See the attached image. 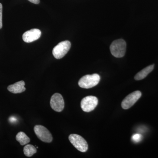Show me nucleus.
<instances>
[{"label": "nucleus", "mask_w": 158, "mask_h": 158, "mask_svg": "<svg viewBox=\"0 0 158 158\" xmlns=\"http://www.w3.org/2000/svg\"><path fill=\"white\" fill-rule=\"evenodd\" d=\"M127 44L123 39H118L113 41L110 46L111 54L116 58L124 56L126 52Z\"/></svg>", "instance_id": "f257e3e1"}, {"label": "nucleus", "mask_w": 158, "mask_h": 158, "mask_svg": "<svg viewBox=\"0 0 158 158\" xmlns=\"http://www.w3.org/2000/svg\"><path fill=\"white\" fill-rule=\"evenodd\" d=\"M100 81V77L96 73L86 75L80 79L78 85L81 88L89 89L98 85Z\"/></svg>", "instance_id": "f03ea898"}, {"label": "nucleus", "mask_w": 158, "mask_h": 158, "mask_svg": "<svg viewBox=\"0 0 158 158\" xmlns=\"http://www.w3.org/2000/svg\"><path fill=\"white\" fill-rule=\"evenodd\" d=\"M71 43L69 40H65L59 43L54 48L52 54L56 59H61L67 53L71 48Z\"/></svg>", "instance_id": "7ed1b4c3"}, {"label": "nucleus", "mask_w": 158, "mask_h": 158, "mask_svg": "<svg viewBox=\"0 0 158 158\" xmlns=\"http://www.w3.org/2000/svg\"><path fill=\"white\" fill-rule=\"evenodd\" d=\"M69 139L74 147L79 151L85 152L88 150V143L81 136L76 134H71L69 137Z\"/></svg>", "instance_id": "20e7f679"}, {"label": "nucleus", "mask_w": 158, "mask_h": 158, "mask_svg": "<svg viewBox=\"0 0 158 158\" xmlns=\"http://www.w3.org/2000/svg\"><path fill=\"white\" fill-rule=\"evenodd\" d=\"M34 131L38 138L43 142L50 143L52 141V134L44 127L39 125H36L34 127Z\"/></svg>", "instance_id": "39448f33"}, {"label": "nucleus", "mask_w": 158, "mask_h": 158, "mask_svg": "<svg viewBox=\"0 0 158 158\" xmlns=\"http://www.w3.org/2000/svg\"><path fill=\"white\" fill-rule=\"evenodd\" d=\"M98 104V99L95 96L85 97L81 102V107L85 112H90L95 109Z\"/></svg>", "instance_id": "423d86ee"}, {"label": "nucleus", "mask_w": 158, "mask_h": 158, "mask_svg": "<svg viewBox=\"0 0 158 158\" xmlns=\"http://www.w3.org/2000/svg\"><path fill=\"white\" fill-rule=\"evenodd\" d=\"M141 92L139 90L130 94L122 102V107L124 110H127L131 107L141 98Z\"/></svg>", "instance_id": "0eeeda50"}, {"label": "nucleus", "mask_w": 158, "mask_h": 158, "mask_svg": "<svg viewBox=\"0 0 158 158\" xmlns=\"http://www.w3.org/2000/svg\"><path fill=\"white\" fill-rule=\"evenodd\" d=\"M51 108L57 112H62L64 108V101L62 95L59 93H55L51 97Z\"/></svg>", "instance_id": "6e6552de"}, {"label": "nucleus", "mask_w": 158, "mask_h": 158, "mask_svg": "<svg viewBox=\"0 0 158 158\" xmlns=\"http://www.w3.org/2000/svg\"><path fill=\"white\" fill-rule=\"evenodd\" d=\"M41 35V31L39 29H31L24 33L23 35V39L26 43L34 42L39 39Z\"/></svg>", "instance_id": "1a4fd4ad"}, {"label": "nucleus", "mask_w": 158, "mask_h": 158, "mask_svg": "<svg viewBox=\"0 0 158 158\" xmlns=\"http://www.w3.org/2000/svg\"><path fill=\"white\" fill-rule=\"evenodd\" d=\"M25 85V83L24 81H20L15 83L13 85H9L8 87V90L12 93H22L26 90V89L24 87Z\"/></svg>", "instance_id": "9d476101"}, {"label": "nucleus", "mask_w": 158, "mask_h": 158, "mask_svg": "<svg viewBox=\"0 0 158 158\" xmlns=\"http://www.w3.org/2000/svg\"><path fill=\"white\" fill-rule=\"evenodd\" d=\"M154 68V65H150L138 72L135 76V79L136 81H140L146 77L148 74L150 73Z\"/></svg>", "instance_id": "9b49d317"}, {"label": "nucleus", "mask_w": 158, "mask_h": 158, "mask_svg": "<svg viewBox=\"0 0 158 158\" xmlns=\"http://www.w3.org/2000/svg\"><path fill=\"white\" fill-rule=\"evenodd\" d=\"M16 140L22 145L27 144L30 141V138L23 132H19L16 136Z\"/></svg>", "instance_id": "f8f14e48"}, {"label": "nucleus", "mask_w": 158, "mask_h": 158, "mask_svg": "<svg viewBox=\"0 0 158 158\" xmlns=\"http://www.w3.org/2000/svg\"><path fill=\"white\" fill-rule=\"evenodd\" d=\"M23 152L26 156L31 157L37 152V148L34 145L27 144L24 148Z\"/></svg>", "instance_id": "ddd939ff"}, {"label": "nucleus", "mask_w": 158, "mask_h": 158, "mask_svg": "<svg viewBox=\"0 0 158 158\" xmlns=\"http://www.w3.org/2000/svg\"><path fill=\"white\" fill-rule=\"evenodd\" d=\"M142 139V136L139 134H136L133 135L132 137V140L135 143H138L141 141Z\"/></svg>", "instance_id": "4468645a"}, {"label": "nucleus", "mask_w": 158, "mask_h": 158, "mask_svg": "<svg viewBox=\"0 0 158 158\" xmlns=\"http://www.w3.org/2000/svg\"><path fill=\"white\" fill-rule=\"evenodd\" d=\"M2 27V5L0 3V29Z\"/></svg>", "instance_id": "2eb2a0df"}, {"label": "nucleus", "mask_w": 158, "mask_h": 158, "mask_svg": "<svg viewBox=\"0 0 158 158\" xmlns=\"http://www.w3.org/2000/svg\"><path fill=\"white\" fill-rule=\"evenodd\" d=\"M29 2L35 4H38L40 3V0H28Z\"/></svg>", "instance_id": "dca6fc26"}]
</instances>
